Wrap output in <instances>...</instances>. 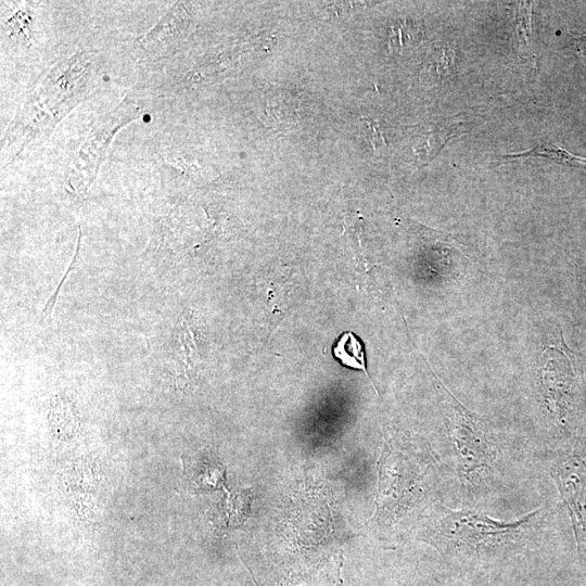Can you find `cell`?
<instances>
[{
	"instance_id": "6da1fadb",
	"label": "cell",
	"mask_w": 586,
	"mask_h": 586,
	"mask_svg": "<svg viewBox=\"0 0 586 586\" xmlns=\"http://www.w3.org/2000/svg\"><path fill=\"white\" fill-rule=\"evenodd\" d=\"M538 509L515 522H502L474 510H448L440 533L451 549L467 553L495 549L528 526Z\"/></svg>"
},
{
	"instance_id": "7a4b0ae2",
	"label": "cell",
	"mask_w": 586,
	"mask_h": 586,
	"mask_svg": "<svg viewBox=\"0 0 586 586\" xmlns=\"http://www.w3.org/2000/svg\"><path fill=\"white\" fill-rule=\"evenodd\" d=\"M448 429L455 445L462 479L474 483L494 464L497 448L493 435L476 415L466 409L453 395Z\"/></svg>"
},
{
	"instance_id": "3957f363",
	"label": "cell",
	"mask_w": 586,
	"mask_h": 586,
	"mask_svg": "<svg viewBox=\"0 0 586 586\" xmlns=\"http://www.w3.org/2000/svg\"><path fill=\"white\" fill-rule=\"evenodd\" d=\"M138 113L139 107L125 98L114 111L103 116L93 126L78 151V162L80 163L78 168L82 177L78 189L80 193L85 194L92 183L113 135L119 127L136 118Z\"/></svg>"
},
{
	"instance_id": "277c9868",
	"label": "cell",
	"mask_w": 586,
	"mask_h": 586,
	"mask_svg": "<svg viewBox=\"0 0 586 586\" xmlns=\"http://www.w3.org/2000/svg\"><path fill=\"white\" fill-rule=\"evenodd\" d=\"M562 341L560 347L549 346L542 356L543 374L542 382L548 400L557 407H561L564 397L573 382V365L565 352Z\"/></svg>"
},
{
	"instance_id": "5b68a950",
	"label": "cell",
	"mask_w": 586,
	"mask_h": 586,
	"mask_svg": "<svg viewBox=\"0 0 586 586\" xmlns=\"http://www.w3.org/2000/svg\"><path fill=\"white\" fill-rule=\"evenodd\" d=\"M189 15L182 3L175 5L158 23L140 39L145 49H158L160 46H170L176 37L188 28Z\"/></svg>"
},
{
	"instance_id": "8992f818",
	"label": "cell",
	"mask_w": 586,
	"mask_h": 586,
	"mask_svg": "<svg viewBox=\"0 0 586 586\" xmlns=\"http://www.w3.org/2000/svg\"><path fill=\"white\" fill-rule=\"evenodd\" d=\"M333 356L341 361L342 365L361 370L370 380L366 368V357L362 342L349 331L344 332L335 345L333 346Z\"/></svg>"
},
{
	"instance_id": "52a82bcc",
	"label": "cell",
	"mask_w": 586,
	"mask_h": 586,
	"mask_svg": "<svg viewBox=\"0 0 586 586\" xmlns=\"http://www.w3.org/2000/svg\"><path fill=\"white\" fill-rule=\"evenodd\" d=\"M50 420L53 431L59 437L73 436L78 426L74 407L64 397H55L51 407Z\"/></svg>"
},
{
	"instance_id": "ba28073f",
	"label": "cell",
	"mask_w": 586,
	"mask_h": 586,
	"mask_svg": "<svg viewBox=\"0 0 586 586\" xmlns=\"http://www.w3.org/2000/svg\"><path fill=\"white\" fill-rule=\"evenodd\" d=\"M523 156L546 157L553 160L558 163L586 169V158L570 154L568 151L550 143L537 144L526 151L515 154H508L504 157L517 158Z\"/></svg>"
},
{
	"instance_id": "9c48e42d",
	"label": "cell",
	"mask_w": 586,
	"mask_h": 586,
	"mask_svg": "<svg viewBox=\"0 0 586 586\" xmlns=\"http://www.w3.org/2000/svg\"><path fill=\"white\" fill-rule=\"evenodd\" d=\"M530 2H522L517 14V41L521 52H527L531 47V15Z\"/></svg>"
},
{
	"instance_id": "30bf717a",
	"label": "cell",
	"mask_w": 586,
	"mask_h": 586,
	"mask_svg": "<svg viewBox=\"0 0 586 586\" xmlns=\"http://www.w3.org/2000/svg\"><path fill=\"white\" fill-rule=\"evenodd\" d=\"M453 59L454 53L447 48L440 49L437 52H435L432 59V64L434 63L435 65L432 66H434V68L436 69V76L443 78L449 75L453 67Z\"/></svg>"
},
{
	"instance_id": "8fae6325",
	"label": "cell",
	"mask_w": 586,
	"mask_h": 586,
	"mask_svg": "<svg viewBox=\"0 0 586 586\" xmlns=\"http://www.w3.org/2000/svg\"><path fill=\"white\" fill-rule=\"evenodd\" d=\"M80 239H81V230L79 228V237H78V243H77V249H76V252H75V255H74V258L71 263V265L68 266L65 275L63 276L62 280L60 281L59 285L56 286V289L54 290L53 294L50 296V298L48 300L47 304L44 305L41 314H40V322H42L46 318H49L53 308H54V305H55V301H56V296L59 294V290L60 288L62 286L64 280L67 278V275L68 272L73 269V266L75 265L76 260H77V255L79 253V246H80Z\"/></svg>"
},
{
	"instance_id": "7c38bea8",
	"label": "cell",
	"mask_w": 586,
	"mask_h": 586,
	"mask_svg": "<svg viewBox=\"0 0 586 586\" xmlns=\"http://www.w3.org/2000/svg\"><path fill=\"white\" fill-rule=\"evenodd\" d=\"M362 120H365L369 125V128H371V130H372L371 142H372V145H373L374 150H377L378 146L380 149L381 146L385 145L382 133L380 132V130L378 128V124H375L372 120L366 119V118H362Z\"/></svg>"
},
{
	"instance_id": "4fadbf2b",
	"label": "cell",
	"mask_w": 586,
	"mask_h": 586,
	"mask_svg": "<svg viewBox=\"0 0 586 586\" xmlns=\"http://www.w3.org/2000/svg\"><path fill=\"white\" fill-rule=\"evenodd\" d=\"M576 47H577V50H578L579 54L586 61V40H584V39L578 40Z\"/></svg>"
}]
</instances>
